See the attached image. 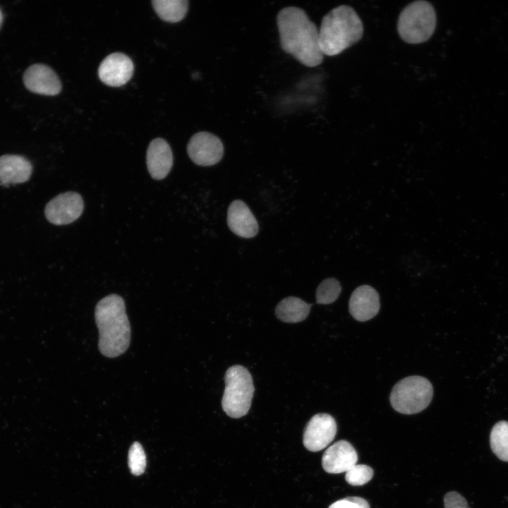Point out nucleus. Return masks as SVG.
Wrapping results in <instances>:
<instances>
[{
	"label": "nucleus",
	"instance_id": "f257e3e1",
	"mask_svg": "<svg viewBox=\"0 0 508 508\" xmlns=\"http://www.w3.org/2000/svg\"><path fill=\"white\" fill-rule=\"evenodd\" d=\"M277 23L282 49L302 64L315 67L323 61L317 26L306 13L296 6H288L277 14Z\"/></svg>",
	"mask_w": 508,
	"mask_h": 508
},
{
	"label": "nucleus",
	"instance_id": "f03ea898",
	"mask_svg": "<svg viewBox=\"0 0 508 508\" xmlns=\"http://www.w3.org/2000/svg\"><path fill=\"white\" fill-rule=\"evenodd\" d=\"M95 318L100 353L108 358L123 353L129 346L131 326L122 297L112 294L102 298L96 305Z\"/></svg>",
	"mask_w": 508,
	"mask_h": 508
},
{
	"label": "nucleus",
	"instance_id": "7ed1b4c3",
	"mask_svg": "<svg viewBox=\"0 0 508 508\" xmlns=\"http://www.w3.org/2000/svg\"><path fill=\"white\" fill-rule=\"evenodd\" d=\"M318 32L322 53L332 56L358 42L363 36V25L352 7L341 5L322 18Z\"/></svg>",
	"mask_w": 508,
	"mask_h": 508
},
{
	"label": "nucleus",
	"instance_id": "20e7f679",
	"mask_svg": "<svg viewBox=\"0 0 508 508\" xmlns=\"http://www.w3.org/2000/svg\"><path fill=\"white\" fill-rule=\"evenodd\" d=\"M436 26V14L433 5L426 1L408 4L399 14L397 30L400 37L409 44L426 42Z\"/></svg>",
	"mask_w": 508,
	"mask_h": 508
},
{
	"label": "nucleus",
	"instance_id": "39448f33",
	"mask_svg": "<svg viewBox=\"0 0 508 508\" xmlns=\"http://www.w3.org/2000/svg\"><path fill=\"white\" fill-rule=\"evenodd\" d=\"M224 381L225 389L222 401L224 411L234 418L246 415L255 390L250 373L242 365H233L226 370Z\"/></svg>",
	"mask_w": 508,
	"mask_h": 508
},
{
	"label": "nucleus",
	"instance_id": "423d86ee",
	"mask_svg": "<svg viewBox=\"0 0 508 508\" xmlns=\"http://www.w3.org/2000/svg\"><path fill=\"white\" fill-rule=\"evenodd\" d=\"M433 394L431 383L421 376H409L393 387L390 402L394 410L403 414H414L425 409Z\"/></svg>",
	"mask_w": 508,
	"mask_h": 508
},
{
	"label": "nucleus",
	"instance_id": "0eeeda50",
	"mask_svg": "<svg viewBox=\"0 0 508 508\" xmlns=\"http://www.w3.org/2000/svg\"><path fill=\"white\" fill-rule=\"evenodd\" d=\"M83 209L81 195L76 192L68 191L52 198L45 206L44 214L50 223L65 225L79 218Z\"/></svg>",
	"mask_w": 508,
	"mask_h": 508
},
{
	"label": "nucleus",
	"instance_id": "6e6552de",
	"mask_svg": "<svg viewBox=\"0 0 508 508\" xmlns=\"http://www.w3.org/2000/svg\"><path fill=\"white\" fill-rule=\"evenodd\" d=\"M190 159L199 166H212L218 163L224 155V146L215 135L206 132L194 134L187 145Z\"/></svg>",
	"mask_w": 508,
	"mask_h": 508
},
{
	"label": "nucleus",
	"instance_id": "1a4fd4ad",
	"mask_svg": "<svg viewBox=\"0 0 508 508\" xmlns=\"http://www.w3.org/2000/svg\"><path fill=\"white\" fill-rule=\"evenodd\" d=\"M337 423L327 413H318L307 423L303 433V442L311 452H318L326 447L334 438Z\"/></svg>",
	"mask_w": 508,
	"mask_h": 508
},
{
	"label": "nucleus",
	"instance_id": "9d476101",
	"mask_svg": "<svg viewBox=\"0 0 508 508\" xmlns=\"http://www.w3.org/2000/svg\"><path fill=\"white\" fill-rule=\"evenodd\" d=\"M25 87L30 92L43 95H56L61 90V83L54 70L43 64L30 66L23 77Z\"/></svg>",
	"mask_w": 508,
	"mask_h": 508
},
{
	"label": "nucleus",
	"instance_id": "9b49d317",
	"mask_svg": "<svg viewBox=\"0 0 508 508\" xmlns=\"http://www.w3.org/2000/svg\"><path fill=\"white\" fill-rule=\"evenodd\" d=\"M133 70V61L127 55L115 52L108 55L101 62L98 68V75L104 84L119 87L131 79Z\"/></svg>",
	"mask_w": 508,
	"mask_h": 508
},
{
	"label": "nucleus",
	"instance_id": "f8f14e48",
	"mask_svg": "<svg viewBox=\"0 0 508 508\" xmlns=\"http://www.w3.org/2000/svg\"><path fill=\"white\" fill-rule=\"evenodd\" d=\"M357 461L358 455L353 447L346 440H339L324 452L322 465L329 473H346Z\"/></svg>",
	"mask_w": 508,
	"mask_h": 508
},
{
	"label": "nucleus",
	"instance_id": "ddd939ff",
	"mask_svg": "<svg viewBox=\"0 0 508 508\" xmlns=\"http://www.w3.org/2000/svg\"><path fill=\"white\" fill-rule=\"evenodd\" d=\"M227 224L236 235L250 238L256 236L259 227L253 214L242 200L231 202L227 211Z\"/></svg>",
	"mask_w": 508,
	"mask_h": 508
},
{
	"label": "nucleus",
	"instance_id": "4468645a",
	"mask_svg": "<svg viewBox=\"0 0 508 508\" xmlns=\"http://www.w3.org/2000/svg\"><path fill=\"white\" fill-rule=\"evenodd\" d=\"M349 307L354 319L361 322L368 320L375 317L379 311V295L370 286H360L353 291Z\"/></svg>",
	"mask_w": 508,
	"mask_h": 508
},
{
	"label": "nucleus",
	"instance_id": "2eb2a0df",
	"mask_svg": "<svg viewBox=\"0 0 508 508\" xmlns=\"http://www.w3.org/2000/svg\"><path fill=\"white\" fill-rule=\"evenodd\" d=\"M146 162L147 170L153 179H164L173 165V155L168 143L162 138H155L149 144Z\"/></svg>",
	"mask_w": 508,
	"mask_h": 508
},
{
	"label": "nucleus",
	"instance_id": "dca6fc26",
	"mask_svg": "<svg viewBox=\"0 0 508 508\" xmlns=\"http://www.w3.org/2000/svg\"><path fill=\"white\" fill-rule=\"evenodd\" d=\"M32 172V165L25 157L18 155L0 157V185L22 183L27 181Z\"/></svg>",
	"mask_w": 508,
	"mask_h": 508
},
{
	"label": "nucleus",
	"instance_id": "f3484780",
	"mask_svg": "<svg viewBox=\"0 0 508 508\" xmlns=\"http://www.w3.org/2000/svg\"><path fill=\"white\" fill-rule=\"evenodd\" d=\"M312 304L302 299L289 296L282 300L275 308L277 318L285 322L295 323L304 320L309 314Z\"/></svg>",
	"mask_w": 508,
	"mask_h": 508
},
{
	"label": "nucleus",
	"instance_id": "a211bd4d",
	"mask_svg": "<svg viewBox=\"0 0 508 508\" xmlns=\"http://www.w3.org/2000/svg\"><path fill=\"white\" fill-rule=\"evenodd\" d=\"M152 4L159 17L169 23L181 21L188 7L187 0H154Z\"/></svg>",
	"mask_w": 508,
	"mask_h": 508
},
{
	"label": "nucleus",
	"instance_id": "6ab92c4d",
	"mask_svg": "<svg viewBox=\"0 0 508 508\" xmlns=\"http://www.w3.org/2000/svg\"><path fill=\"white\" fill-rule=\"evenodd\" d=\"M490 447L502 461H508V422L501 421L495 424L490 435Z\"/></svg>",
	"mask_w": 508,
	"mask_h": 508
},
{
	"label": "nucleus",
	"instance_id": "aec40b11",
	"mask_svg": "<svg viewBox=\"0 0 508 508\" xmlns=\"http://www.w3.org/2000/svg\"><path fill=\"white\" fill-rule=\"evenodd\" d=\"M341 291L339 282L334 278L324 279L316 290V301L320 304H329L335 301Z\"/></svg>",
	"mask_w": 508,
	"mask_h": 508
},
{
	"label": "nucleus",
	"instance_id": "412c9836",
	"mask_svg": "<svg viewBox=\"0 0 508 508\" xmlns=\"http://www.w3.org/2000/svg\"><path fill=\"white\" fill-rule=\"evenodd\" d=\"M128 466L135 476L141 475L145 471L146 456L143 447L137 442H133L129 449Z\"/></svg>",
	"mask_w": 508,
	"mask_h": 508
},
{
	"label": "nucleus",
	"instance_id": "4be33fe9",
	"mask_svg": "<svg viewBox=\"0 0 508 508\" xmlns=\"http://www.w3.org/2000/svg\"><path fill=\"white\" fill-rule=\"evenodd\" d=\"M373 476L371 467L365 464H355L345 474L346 482L351 485H363L367 483Z\"/></svg>",
	"mask_w": 508,
	"mask_h": 508
},
{
	"label": "nucleus",
	"instance_id": "5701e85b",
	"mask_svg": "<svg viewBox=\"0 0 508 508\" xmlns=\"http://www.w3.org/2000/svg\"><path fill=\"white\" fill-rule=\"evenodd\" d=\"M329 508H370V505L365 499L353 496L336 501Z\"/></svg>",
	"mask_w": 508,
	"mask_h": 508
},
{
	"label": "nucleus",
	"instance_id": "b1692460",
	"mask_svg": "<svg viewBox=\"0 0 508 508\" xmlns=\"http://www.w3.org/2000/svg\"><path fill=\"white\" fill-rule=\"evenodd\" d=\"M445 508H470L466 499L459 493L451 491L444 497Z\"/></svg>",
	"mask_w": 508,
	"mask_h": 508
},
{
	"label": "nucleus",
	"instance_id": "393cba45",
	"mask_svg": "<svg viewBox=\"0 0 508 508\" xmlns=\"http://www.w3.org/2000/svg\"><path fill=\"white\" fill-rule=\"evenodd\" d=\"M3 18H4L3 13H2V11H1V8H0V27H1V23H2V22H3Z\"/></svg>",
	"mask_w": 508,
	"mask_h": 508
}]
</instances>
